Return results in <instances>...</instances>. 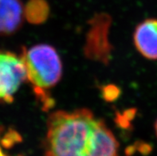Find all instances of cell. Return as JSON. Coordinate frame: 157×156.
Returning <instances> with one entry per match:
<instances>
[{"mask_svg":"<svg viewBox=\"0 0 157 156\" xmlns=\"http://www.w3.org/2000/svg\"><path fill=\"white\" fill-rule=\"evenodd\" d=\"M46 156H119V144L102 120L86 108L50 115Z\"/></svg>","mask_w":157,"mask_h":156,"instance_id":"obj_1","label":"cell"},{"mask_svg":"<svg viewBox=\"0 0 157 156\" xmlns=\"http://www.w3.org/2000/svg\"><path fill=\"white\" fill-rule=\"evenodd\" d=\"M21 57L26 67V79L44 109L49 108L53 105L50 90L58 85L62 76L59 54L52 46L38 44L23 49Z\"/></svg>","mask_w":157,"mask_h":156,"instance_id":"obj_2","label":"cell"},{"mask_svg":"<svg viewBox=\"0 0 157 156\" xmlns=\"http://www.w3.org/2000/svg\"><path fill=\"white\" fill-rule=\"evenodd\" d=\"M26 81V67L21 55L0 50V103H11Z\"/></svg>","mask_w":157,"mask_h":156,"instance_id":"obj_3","label":"cell"},{"mask_svg":"<svg viewBox=\"0 0 157 156\" xmlns=\"http://www.w3.org/2000/svg\"><path fill=\"white\" fill-rule=\"evenodd\" d=\"M133 42L143 57L157 60V18H147L138 24L134 31Z\"/></svg>","mask_w":157,"mask_h":156,"instance_id":"obj_4","label":"cell"},{"mask_svg":"<svg viewBox=\"0 0 157 156\" xmlns=\"http://www.w3.org/2000/svg\"><path fill=\"white\" fill-rule=\"evenodd\" d=\"M25 17L20 0H0V35H10L19 30Z\"/></svg>","mask_w":157,"mask_h":156,"instance_id":"obj_5","label":"cell"},{"mask_svg":"<svg viewBox=\"0 0 157 156\" xmlns=\"http://www.w3.org/2000/svg\"><path fill=\"white\" fill-rule=\"evenodd\" d=\"M48 13L47 4L44 0H30L25 8V17L30 22H38L46 18Z\"/></svg>","mask_w":157,"mask_h":156,"instance_id":"obj_6","label":"cell"},{"mask_svg":"<svg viewBox=\"0 0 157 156\" xmlns=\"http://www.w3.org/2000/svg\"><path fill=\"white\" fill-rule=\"evenodd\" d=\"M155 134H156V136H157V120L155 123Z\"/></svg>","mask_w":157,"mask_h":156,"instance_id":"obj_7","label":"cell"},{"mask_svg":"<svg viewBox=\"0 0 157 156\" xmlns=\"http://www.w3.org/2000/svg\"><path fill=\"white\" fill-rule=\"evenodd\" d=\"M0 156H5L3 154V153L2 152V150H1V149H0Z\"/></svg>","mask_w":157,"mask_h":156,"instance_id":"obj_8","label":"cell"}]
</instances>
